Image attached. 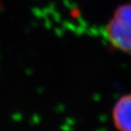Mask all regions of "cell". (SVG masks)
<instances>
[{
	"instance_id": "cell-1",
	"label": "cell",
	"mask_w": 131,
	"mask_h": 131,
	"mask_svg": "<svg viewBox=\"0 0 131 131\" xmlns=\"http://www.w3.org/2000/svg\"><path fill=\"white\" fill-rule=\"evenodd\" d=\"M106 35L115 48L131 55V4L116 9L106 27Z\"/></svg>"
},
{
	"instance_id": "cell-2",
	"label": "cell",
	"mask_w": 131,
	"mask_h": 131,
	"mask_svg": "<svg viewBox=\"0 0 131 131\" xmlns=\"http://www.w3.org/2000/svg\"><path fill=\"white\" fill-rule=\"evenodd\" d=\"M113 121L119 131H131V94L117 100L112 112Z\"/></svg>"
}]
</instances>
